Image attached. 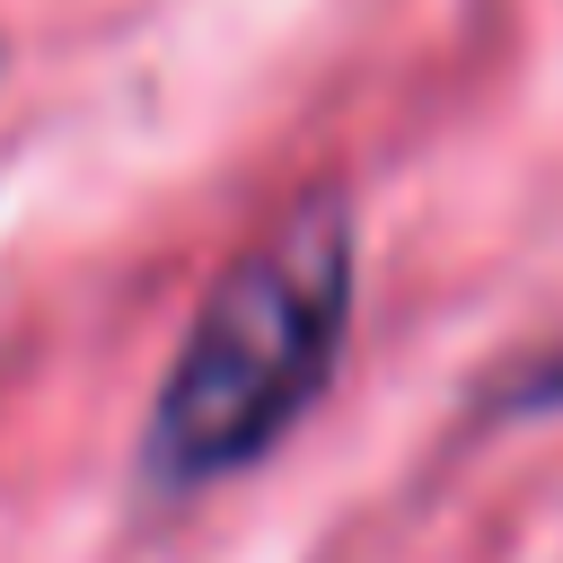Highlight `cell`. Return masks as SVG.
<instances>
[{
  "instance_id": "obj_2",
  "label": "cell",
  "mask_w": 563,
  "mask_h": 563,
  "mask_svg": "<svg viewBox=\"0 0 563 563\" xmlns=\"http://www.w3.org/2000/svg\"><path fill=\"white\" fill-rule=\"evenodd\" d=\"M510 405H519V413H537V405H563V352H545V361H537V369L510 387Z\"/></svg>"
},
{
  "instance_id": "obj_1",
  "label": "cell",
  "mask_w": 563,
  "mask_h": 563,
  "mask_svg": "<svg viewBox=\"0 0 563 563\" xmlns=\"http://www.w3.org/2000/svg\"><path fill=\"white\" fill-rule=\"evenodd\" d=\"M343 325H352V220L334 194H308L202 299L141 431L150 484L194 493L255 466L334 378Z\"/></svg>"
}]
</instances>
